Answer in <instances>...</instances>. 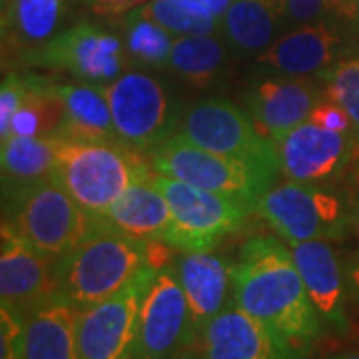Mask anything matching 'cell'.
<instances>
[{
    "instance_id": "cell-17",
    "label": "cell",
    "mask_w": 359,
    "mask_h": 359,
    "mask_svg": "<svg viewBox=\"0 0 359 359\" xmlns=\"http://www.w3.org/2000/svg\"><path fill=\"white\" fill-rule=\"evenodd\" d=\"M290 250L323 327L335 334H346L349 330L346 268H341L334 248L327 240H309L292 244Z\"/></svg>"
},
{
    "instance_id": "cell-20",
    "label": "cell",
    "mask_w": 359,
    "mask_h": 359,
    "mask_svg": "<svg viewBox=\"0 0 359 359\" xmlns=\"http://www.w3.org/2000/svg\"><path fill=\"white\" fill-rule=\"evenodd\" d=\"M174 268L200 339L205 325L230 306L228 295L231 287V266L226 257L210 250L182 254Z\"/></svg>"
},
{
    "instance_id": "cell-7",
    "label": "cell",
    "mask_w": 359,
    "mask_h": 359,
    "mask_svg": "<svg viewBox=\"0 0 359 359\" xmlns=\"http://www.w3.org/2000/svg\"><path fill=\"white\" fill-rule=\"evenodd\" d=\"M118 140L150 152L172 138L180 126L182 112L166 86L152 74L128 70L106 86Z\"/></svg>"
},
{
    "instance_id": "cell-15",
    "label": "cell",
    "mask_w": 359,
    "mask_h": 359,
    "mask_svg": "<svg viewBox=\"0 0 359 359\" xmlns=\"http://www.w3.org/2000/svg\"><path fill=\"white\" fill-rule=\"evenodd\" d=\"M346 40L334 20L294 26L256 58L273 76H318L341 60Z\"/></svg>"
},
{
    "instance_id": "cell-26",
    "label": "cell",
    "mask_w": 359,
    "mask_h": 359,
    "mask_svg": "<svg viewBox=\"0 0 359 359\" xmlns=\"http://www.w3.org/2000/svg\"><path fill=\"white\" fill-rule=\"evenodd\" d=\"M168 68L190 88L219 86L228 70L226 42L218 34L176 36Z\"/></svg>"
},
{
    "instance_id": "cell-4",
    "label": "cell",
    "mask_w": 359,
    "mask_h": 359,
    "mask_svg": "<svg viewBox=\"0 0 359 359\" xmlns=\"http://www.w3.org/2000/svg\"><path fill=\"white\" fill-rule=\"evenodd\" d=\"M2 224L39 252L56 259L70 252L98 219L90 216L52 176L2 198Z\"/></svg>"
},
{
    "instance_id": "cell-29",
    "label": "cell",
    "mask_w": 359,
    "mask_h": 359,
    "mask_svg": "<svg viewBox=\"0 0 359 359\" xmlns=\"http://www.w3.org/2000/svg\"><path fill=\"white\" fill-rule=\"evenodd\" d=\"M140 11L176 36L219 34V18L196 13L180 0H150Z\"/></svg>"
},
{
    "instance_id": "cell-11",
    "label": "cell",
    "mask_w": 359,
    "mask_h": 359,
    "mask_svg": "<svg viewBox=\"0 0 359 359\" xmlns=\"http://www.w3.org/2000/svg\"><path fill=\"white\" fill-rule=\"evenodd\" d=\"M160 268H144L118 294L80 309L78 359H132L142 302Z\"/></svg>"
},
{
    "instance_id": "cell-6",
    "label": "cell",
    "mask_w": 359,
    "mask_h": 359,
    "mask_svg": "<svg viewBox=\"0 0 359 359\" xmlns=\"http://www.w3.org/2000/svg\"><path fill=\"white\" fill-rule=\"evenodd\" d=\"M156 188L172 210V228L164 244L180 254L210 252L254 212L252 205L230 196L210 192L164 174L152 176Z\"/></svg>"
},
{
    "instance_id": "cell-41",
    "label": "cell",
    "mask_w": 359,
    "mask_h": 359,
    "mask_svg": "<svg viewBox=\"0 0 359 359\" xmlns=\"http://www.w3.org/2000/svg\"><path fill=\"white\" fill-rule=\"evenodd\" d=\"M172 359H202V355H198V353H194L190 349H186V351H182V353H178L176 358Z\"/></svg>"
},
{
    "instance_id": "cell-5",
    "label": "cell",
    "mask_w": 359,
    "mask_h": 359,
    "mask_svg": "<svg viewBox=\"0 0 359 359\" xmlns=\"http://www.w3.org/2000/svg\"><path fill=\"white\" fill-rule=\"evenodd\" d=\"M156 174L182 180L210 192L236 198L256 212L259 200L271 190L278 172L238 158L214 154L174 134L148 152Z\"/></svg>"
},
{
    "instance_id": "cell-1",
    "label": "cell",
    "mask_w": 359,
    "mask_h": 359,
    "mask_svg": "<svg viewBox=\"0 0 359 359\" xmlns=\"http://www.w3.org/2000/svg\"><path fill=\"white\" fill-rule=\"evenodd\" d=\"M231 299L259 321L292 359H306L323 335L292 250L276 238L248 240L231 264Z\"/></svg>"
},
{
    "instance_id": "cell-3",
    "label": "cell",
    "mask_w": 359,
    "mask_h": 359,
    "mask_svg": "<svg viewBox=\"0 0 359 359\" xmlns=\"http://www.w3.org/2000/svg\"><path fill=\"white\" fill-rule=\"evenodd\" d=\"M152 174L150 158L118 138L60 136L50 176L90 216L104 218L130 186Z\"/></svg>"
},
{
    "instance_id": "cell-16",
    "label": "cell",
    "mask_w": 359,
    "mask_h": 359,
    "mask_svg": "<svg viewBox=\"0 0 359 359\" xmlns=\"http://www.w3.org/2000/svg\"><path fill=\"white\" fill-rule=\"evenodd\" d=\"M56 257L46 256L2 224L0 240V306L25 313L58 292Z\"/></svg>"
},
{
    "instance_id": "cell-13",
    "label": "cell",
    "mask_w": 359,
    "mask_h": 359,
    "mask_svg": "<svg viewBox=\"0 0 359 359\" xmlns=\"http://www.w3.org/2000/svg\"><path fill=\"white\" fill-rule=\"evenodd\" d=\"M355 146L353 132H334L306 120L276 142L280 172L292 182L320 184L349 164Z\"/></svg>"
},
{
    "instance_id": "cell-19",
    "label": "cell",
    "mask_w": 359,
    "mask_h": 359,
    "mask_svg": "<svg viewBox=\"0 0 359 359\" xmlns=\"http://www.w3.org/2000/svg\"><path fill=\"white\" fill-rule=\"evenodd\" d=\"M25 316L22 359H78L80 308L62 294H52Z\"/></svg>"
},
{
    "instance_id": "cell-32",
    "label": "cell",
    "mask_w": 359,
    "mask_h": 359,
    "mask_svg": "<svg viewBox=\"0 0 359 359\" xmlns=\"http://www.w3.org/2000/svg\"><path fill=\"white\" fill-rule=\"evenodd\" d=\"M26 76L20 72H6L2 78V88H0V138H6L11 122L18 108L22 106L26 98Z\"/></svg>"
},
{
    "instance_id": "cell-22",
    "label": "cell",
    "mask_w": 359,
    "mask_h": 359,
    "mask_svg": "<svg viewBox=\"0 0 359 359\" xmlns=\"http://www.w3.org/2000/svg\"><path fill=\"white\" fill-rule=\"evenodd\" d=\"M154 176V174H152ZM152 176L130 186L104 216L120 231L142 242H162L172 228V210Z\"/></svg>"
},
{
    "instance_id": "cell-31",
    "label": "cell",
    "mask_w": 359,
    "mask_h": 359,
    "mask_svg": "<svg viewBox=\"0 0 359 359\" xmlns=\"http://www.w3.org/2000/svg\"><path fill=\"white\" fill-rule=\"evenodd\" d=\"M283 25H311L337 18L332 0H266Z\"/></svg>"
},
{
    "instance_id": "cell-2",
    "label": "cell",
    "mask_w": 359,
    "mask_h": 359,
    "mask_svg": "<svg viewBox=\"0 0 359 359\" xmlns=\"http://www.w3.org/2000/svg\"><path fill=\"white\" fill-rule=\"evenodd\" d=\"M158 242H142L98 218L92 230L56 262L58 294L90 308L118 294L142 269L158 262Z\"/></svg>"
},
{
    "instance_id": "cell-36",
    "label": "cell",
    "mask_w": 359,
    "mask_h": 359,
    "mask_svg": "<svg viewBox=\"0 0 359 359\" xmlns=\"http://www.w3.org/2000/svg\"><path fill=\"white\" fill-rule=\"evenodd\" d=\"M180 2H184L196 13L214 16V18H222V14L226 13L231 4V0H180Z\"/></svg>"
},
{
    "instance_id": "cell-38",
    "label": "cell",
    "mask_w": 359,
    "mask_h": 359,
    "mask_svg": "<svg viewBox=\"0 0 359 359\" xmlns=\"http://www.w3.org/2000/svg\"><path fill=\"white\" fill-rule=\"evenodd\" d=\"M332 6L337 18L359 20V0H332Z\"/></svg>"
},
{
    "instance_id": "cell-30",
    "label": "cell",
    "mask_w": 359,
    "mask_h": 359,
    "mask_svg": "<svg viewBox=\"0 0 359 359\" xmlns=\"http://www.w3.org/2000/svg\"><path fill=\"white\" fill-rule=\"evenodd\" d=\"M325 96L337 102L349 116L359 146V58L335 62L320 76Z\"/></svg>"
},
{
    "instance_id": "cell-27",
    "label": "cell",
    "mask_w": 359,
    "mask_h": 359,
    "mask_svg": "<svg viewBox=\"0 0 359 359\" xmlns=\"http://www.w3.org/2000/svg\"><path fill=\"white\" fill-rule=\"evenodd\" d=\"M26 98L14 114L8 136H58L65 124V104L54 88L56 78L25 74ZM4 140V138H2Z\"/></svg>"
},
{
    "instance_id": "cell-42",
    "label": "cell",
    "mask_w": 359,
    "mask_h": 359,
    "mask_svg": "<svg viewBox=\"0 0 359 359\" xmlns=\"http://www.w3.org/2000/svg\"><path fill=\"white\" fill-rule=\"evenodd\" d=\"M11 2H13V0H0V4H2V11H6V8L11 6Z\"/></svg>"
},
{
    "instance_id": "cell-12",
    "label": "cell",
    "mask_w": 359,
    "mask_h": 359,
    "mask_svg": "<svg viewBox=\"0 0 359 359\" xmlns=\"http://www.w3.org/2000/svg\"><path fill=\"white\" fill-rule=\"evenodd\" d=\"M198 339L176 268H160L142 302L132 359H172Z\"/></svg>"
},
{
    "instance_id": "cell-25",
    "label": "cell",
    "mask_w": 359,
    "mask_h": 359,
    "mask_svg": "<svg viewBox=\"0 0 359 359\" xmlns=\"http://www.w3.org/2000/svg\"><path fill=\"white\" fill-rule=\"evenodd\" d=\"M60 136H8L2 140V198L52 174Z\"/></svg>"
},
{
    "instance_id": "cell-34",
    "label": "cell",
    "mask_w": 359,
    "mask_h": 359,
    "mask_svg": "<svg viewBox=\"0 0 359 359\" xmlns=\"http://www.w3.org/2000/svg\"><path fill=\"white\" fill-rule=\"evenodd\" d=\"M308 120L325 130H334V132H353L351 120H349V116H347L346 110H344L337 102H334L332 98H327V96H323L320 102L313 106V110H311V114H309Z\"/></svg>"
},
{
    "instance_id": "cell-24",
    "label": "cell",
    "mask_w": 359,
    "mask_h": 359,
    "mask_svg": "<svg viewBox=\"0 0 359 359\" xmlns=\"http://www.w3.org/2000/svg\"><path fill=\"white\" fill-rule=\"evenodd\" d=\"M54 88L65 104V124L58 136L68 138H118L106 86L90 82L54 80Z\"/></svg>"
},
{
    "instance_id": "cell-37",
    "label": "cell",
    "mask_w": 359,
    "mask_h": 359,
    "mask_svg": "<svg viewBox=\"0 0 359 359\" xmlns=\"http://www.w3.org/2000/svg\"><path fill=\"white\" fill-rule=\"evenodd\" d=\"M346 283H347V295H349L351 304H353L359 311V252L347 259Z\"/></svg>"
},
{
    "instance_id": "cell-39",
    "label": "cell",
    "mask_w": 359,
    "mask_h": 359,
    "mask_svg": "<svg viewBox=\"0 0 359 359\" xmlns=\"http://www.w3.org/2000/svg\"><path fill=\"white\" fill-rule=\"evenodd\" d=\"M349 216H351V228L358 231L359 236V200H355V204L349 208Z\"/></svg>"
},
{
    "instance_id": "cell-10",
    "label": "cell",
    "mask_w": 359,
    "mask_h": 359,
    "mask_svg": "<svg viewBox=\"0 0 359 359\" xmlns=\"http://www.w3.org/2000/svg\"><path fill=\"white\" fill-rule=\"evenodd\" d=\"M256 214L287 244L309 240H344L351 216L335 194L316 184L285 182L271 188L256 205Z\"/></svg>"
},
{
    "instance_id": "cell-40",
    "label": "cell",
    "mask_w": 359,
    "mask_h": 359,
    "mask_svg": "<svg viewBox=\"0 0 359 359\" xmlns=\"http://www.w3.org/2000/svg\"><path fill=\"white\" fill-rule=\"evenodd\" d=\"M325 359H359V351H337Z\"/></svg>"
},
{
    "instance_id": "cell-33",
    "label": "cell",
    "mask_w": 359,
    "mask_h": 359,
    "mask_svg": "<svg viewBox=\"0 0 359 359\" xmlns=\"http://www.w3.org/2000/svg\"><path fill=\"white\" fill-rule=\"evenodd\" d=\"M25 316L0 306V359H22Z\"/></svg>"
},
{
    "instance_id": "cell-35",
    "label": "cell",
    "mask_w": 359,
    "mask_h": 359,
    "mask_svg": "<svg viewBox=\"0 0 359 359\" xmlns=\"http://www.w3.org/2000/svg\"><path fill=\"white\" fill-rule=\"evenodd\" d=\"M90 13L98 16H126L150 0H82Z\"/></svg>"
},
{
    "instance_id": "cell-18",
    "label": "cell",
    "mask_w": 359,
    "mask_h": 359,
    "mask_svg": "<svg viewBox=\"0 0 359 359\" xmlns=\"http://www.w3.org/2000/svg\"><path fill=\"white\" fill-rule=\"evenodd\" d=\"M202 359H292L268 330L231 302L200 335Z\"/></svg>"
},
{
    "instance_id": "cell-28",
    "label": "cell",
    "mask_w": 359,
    "mask_h": 359,
    "mask_svg": "<svg viewBox=\"0 0 359 359\" xmlns=\"http://www.w3.org/2000/svg\"><path fill=\"white\" fill-rule=\"evenodd\" d=\"M122 26H124V44H126L130 65H138L144 68L170 66L176 34H172L152 18H148L140 8L126 14Z\"/></svg>"
},
{
    "instance_id": "cell-8",
    "label": "cell",
    "mask_w": 359,
    "mask_h": 359,
    "mask_svg": "<svg viewBox=\"0 0 359 359\" xmlns=\"http://www.w3.org/2000/svg\"><path fill=\"white\" fill-rule=\"evenodd\" d=\"M176 134L214 154L282 174L276 144L257 130L248 110L231 100L208 98L188 106L182 112Z\"/></svg>"
},
{
    "instance_id": "cell-21",
    "label": "cell",
    "mask_w": 359,
    "mask_h": 359,
    "mask_svg": "<svg viewBox=\"0 0 359 359\" xmlns=\"http://www.w3.org/2000/svg\"><path fill=\"white\" fill-rule=\"evenodd\" d=\"M65 11L66 0H13L2 11L4 66H18L26 54L56 36Z\"/></svg>"
},
{
    "instance_id": "cell-9",
    "label": "cell",
    "mask_w": 359,
    "mask_h": 359,
    "mask_svg": "<svg viewBox=\"0 0 359 359\" xmlns=\"http://www.w3.org/2000/svg\"><path fill=\"white\" fill-rule=\"evenodd\" d=\"M18 66L68 72L82 82L108 86L132 65L118 34L94 22H78L26 54Z\"/></svg>"
},
{
    "instance_id": "cell-23",
    "label": "cell",
    "mask_w": 359,
    "mask_h": 359,
    "mask_svg": "<svg viewBox=\"0 0 359 359\" xmlns=\"http://www.w3.org/2000/svg\"><path fill=\"white\" fill-rule=\"evenodd\" d=\"M283 20L266 0H231L219 18V36L238 56H259L280 39Z\"/></svg>"
},
{
    "instance_id": "cell-14",
    "label": "cell",
    "mask_w": 359,
    "mask_h": 359,
    "mask_svg": "<svg viewBox=\"0 0 359 359\" xmlns=\"http://www.w3.org/2000/svg\"><path fill=\"white\" fill-rule=\"evenodd\" d=\"M320 84V78L311 76L264 78L244 94L245 110L257 130L276 144L308 120L313 106L325 96Z\"/></svg>"
}]
</instances>
